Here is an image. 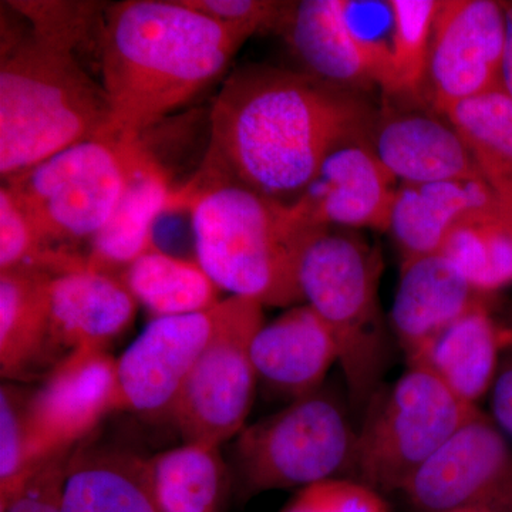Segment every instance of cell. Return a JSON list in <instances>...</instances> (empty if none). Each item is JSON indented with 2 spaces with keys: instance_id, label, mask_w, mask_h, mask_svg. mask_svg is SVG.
<instances>
[{
  "instance_id": "cell-6",
  "label": "cell",
  "mask_w": 512,
  "mask_h": 512,
  "mask_svg": "<svg viewBox=\"0 0 512 512\" xmlns=\"http://www.w3.org/2000/svg\"><path fill=\"white\" fill-rule=\"evenodd\" d=\"M357 434L348 400L330 386L245 426L234 439V500L352 478Z\"/></svg>"
},
{
  "instance_id": "cell-29",
  "label": "cell",
  "mask_w": 512,
  "mask_h": 512,
  "mask_svg": "<svg viewBox=\"0 0 512 512\" xmlns=\"http://www.w3.org/2000/svg\"><path fill=\"white\" fill-rule=\"evenodd\" d=\"M439 0H393L396 13V45L389 89V103L427 106L426 77L431 35Z\"/></svg>"
},
{
  "instance_id": "cell-20",
  "label": "cell",
  "mask_w": 512,
  "mask_h": 512,
  "mask_svg": "<svg viewBox=\"0 0 512 512\" xmlns=\"http://www.w3.org/2000/svg\"><path fill=\"white\" fill-rule=\"evenodd\" d=\"M52 274L40 268L0 272V375L23 382L59 363L52 340Z\"/></svg>"
},
{
  "instance_id": "cell-14",
  "label": "cell",
  "mask_w": 512,
  "mask_h": 512,
  "mask_svg": "<svg viewBox=\"0 0 512 512\" xmlns=\"http://www.w3.org/2000/svg\"><path fill=\"white\" fill-rule=\"evenodd\" d=\"M399 181L369 143L338 148L293 205L313 227L389 231Z\"/></svg>"
},
{
  "instance_id": "cell-4",
  "label": "cell",
  "mask_w": 512,
  "mask_h": 512,
  "mask_svg": "<svg viewBox=\"0 0 512 512\" xmlns=\"http://www.w3.org/2000/svg\"><path fill=\"white\" fill-rule=\"evenodd\" d=\"M77 47L32 26L2 37L0 174L15 177L67 148L106 137L110 104Z\"/></svg>"
},
{
  "instance_id": "cell-27",
  "label": "cell",
  "mask_w": 512,
  "mask_h": 512,
  "mask_svg": "<svg viewBox=\"0 0 512 512\" xmlns=\"http://www.w3.org/2000/svg\"><path fill=\"white\" fill-rule=\"evenodd\" d=\"M473 157L481 178L512 214V99L503 89L444 111Z\"/></svg>"
},
{
  "instance_id": "cell-9",
  "label": "cell",
  "mask_w": 512,
  "mask_h": 512,
  "mask_svg": "<svg viewBox=\"0 0 512 512\" xmlns=\"http://www.w3.org/2000/svg\"><path fill=\"white\" fill-rule=\"evenodd\" d=\"M264 323L261 303L222 299L214 335L174 407L171 421L183 443L221 447L244 429L258 386L252 343Z\"/></svg>"
},
{
  "instance_id": "cell-19",
  "label": "cell",
  "mask_w": 512,
  "mask_h": 512,
  "mask_svg": "<svg viewBox=\"0 0 512 512\" xmlns=\"http://www.w3.org/2000/svg\"><path fill=\"white\" fill-rule=\"evenodd\" d=\"M485 298L439 254L402 261L390 329L406 363Z\"/></svg>"
},
{
  "instance_id": "cell-31",
  "label": "cell",
  "mask_w": 512,
  "mask_h": 512,
  "mask_svg": "<svg viewBox=\"0 0 512 512\" xmlns=\"http://www.w3.org/2000/svg\"><path fill=\"white\" fill-rule=\"evenodd\" d=\"M30 393L13 382L0 386V507L35 473L29 451L26 407Z\"/></svg>"
},
{
  "instance_id": "cell-1",
  "label": "cell",
  "mask_w": 512,
  "mask_h": 512,
  "mask_svg": "<svg viewBox=\"0 0 512 512\" xmlns=\"http://www.w3.org/2000/svg\"><path fill=\"white\" fill-rule=\"evenodd\" d=\"M380 110L367 93L265 63L239 66L212 101L197 173L293 204L338 148L372 141Z\"/></svg>"
},
{
  "instance_id": "cell-10",
  "label": "cell",
  "mask_w": 512,
  "mask_h": 512,
  "mask_svg": "<svg viewBox=\"0 0 512 512\" xmlns=\"http://www.w3.org/2000/svg\"><path fill=\"white\" fill-rule=\"evenodd\" d=\"M414 512H512V444L480 410L403 490Z\"/></svg>"
},
{
  "instance_id": "cell-39",
  "label": "cell",
  "mask_w": 512,
  "mask_h": 512,
  "mask_svg": "<svg viewBox=\"0 0 512 512\" xmlns=\"http://www.w3.org/2000/svg\"><path fill=\"white\" fill-rule=\"evenodd\" d=\"M454 512H488V511H480V510H461V511H454Z\"/></svg>"
},
{
  "instance_id": "cell-18",
  "label": "cell",
  "mask_w": 512,
  "mask_h": 512,
  "mask_svg": "<svg viewBox=\"0 0 512 512\" xmlns=\"http://www.w3.org/2000/svg\"><path fill=\"white\" fill-rule=\"evenodd\" d=\"M170 173L144 140L130 143V175L123 197L87 251V264L123 276L140 256L156 248V227L171 212L175 194Z\"/></svg>"
},
{
  "instance_id": "cell-13",
  "label": "cell",
  "mask_w": 512,
  "mask_h": 512,
  "mask_svg": "<svg viewBox=\"0 0 512 512\" xmlns=\"http://www.w3.org/2000/svg\"><path fill=\"white\" fill-rule=\"evenodd\" d=\"M220 303L210 311L148 323L117 359L120 410L151 420L173 419L184 384L217 328Z\"/></svg>"
},
{
  "instance_id": "cell-28",
  "label": "cell",
  "mask_w": 512,
  "mask_h": 512,
  "mask_svg": "<svg viewBox=\"0 0 512 512\" xmlns=\"http://www.w3.org/2000/svg\"><path fill=\"white\" fill-rule=\"evenodd\" d=\"M441 255L480 295L512 285V214L503 204L470 215L448 235Z\"/></svg>"
},
{
  "instance_id": "cell-22",
  "label": "cell",
  "mask_w": 512,
  "mask_h": 512,
  "mask_svg": "<svg viewBox=\"0 0 512 512\" xmlns=\"http://www.w3.org/2000/svg\"><path fill=\"white\" fill-rule=\"evenodd\" d=\"M504 343L493 301L481 302L443 330L407 367L429 370L458 399L478 407L491 392Z\"/></svg>"
},
{
  "instance_id": "cell-16",
  "label": "cell",
  "mask_w": 512,
  "mask_h": 512,
  "mask_svg": "<svg viewBox=\"0 0 512 512\" xmlns=\"http://www.w3.org/2000/svg\"><path fill=\"white\" fill-rule=\"evenodd\" d=\"M53 348L60 360L82 348L106 349L130 328L138 302L123 278L84 264L52 275Z\"/></svg>"
},
{
  "instance_id": "cell-37",
  "label": "cell",
  "mask_w": 512,
  "mask_h": 512,
  "mask_svg": "<svg viewBox=\"0 0 512 512\" xmlns=\"http://www.w3.org/2000/svg\"><path fill=\"white\" fill-rule=\"evenodd\" d=\"M503 3L505 18H507V36H505L503 66H501V89L512 99V2Z\"/></svg>"
},
{
  "instance_id": "cell-35",
  "label": "cell",
  "mask_w": 512,
  "mask_h": 512,
  "mask_svg": "<svg viewBox=\"0 0 512 512\" xmlns=\"http://www.w3.org/2000/svg\"><path fill=\"white\" fill-rule=\"evenodd\" d=\"M190 8L225 25L272 30L284 2L271 0H184Z\"/></svg>"
},
{
  "instance_id": "cell-5",
  "label": "cell",
  "mask_w": 512,
  "mask_h": 512,
  "mask_svg": "<svg viewBox=\"0 0 512 512\" xmlns=\"http://www.w3.org/2000/svg\"><path fill=\"white\" fill-rule=\"evenodd\" d=\"M383 259L352 229L319 228L299 264L303 303L328 326L353 416L362 419L382 390L392 342L379 305Z\"/></svg>"
},
{
  "instance_id": "cell-30",
  "label": "cell",
  "mask_w": 512,
  "mask_h": 512,
  "mask_svg": "<svg viewBox=\"0 0 512 512\" xmlns=\"http://www.w3.org/2000/svg\"><path fill=\"white\" fill-rule=\"evenodd\" d=\"M340 16L357 52L383 94L392 79L396 13L393 0H339Z\"/></svg>"
},
{
  "instance_id": "cell-25",
  "label": "cell",
  "mask_w": 512,
  "mask_h": 512,
  "mask_svg": "<svg viewBox=\"0 0 512 512\" xmlns=\"http://www.w3.org/2000/svg\"><path fill=\"white\" fill-rule=\"evenodd\" d=\"M141 456L116 447L74 448L62 512H160L144 480Z\"/></svg>"
},
{
  "instance_id": "cell-21",
  "label": "cell",
  "mask_w": 512,
  "mask_h": 512,
  "mask_svg": "<svg viewBox=\"0 0 512 512\" xmlns=\"http://www.w3.org/2000/svg\"><path fill=\"white\" fill-rule=\"evenodd\" d=\"M272 30L285 40L302 72L340 89L369 93L376 87L343 25L339 0L284 2Z\"/></svg>"
},
{
  "instance_id": "cell-11",
  "label": "cell",
  "mask_w": 512,
  "mask_h": 512,
  "mask_svg": "<svg viewBox=\"0 0 512 512\" xmlns=\"http://www.w3.org/2000/svg\"><path fill=\"white\" fill-rule=\"evenodd\" d=\"M120 410L117 359L109 350H74L30 393L26 407L30 458L35 467L70 453Z\"/></svg>"
},
{
  "instance_id": "cell-34",
  "label": "cell",
  "mask_w": 512,
  "mask_h": 512,
  "mask_svg": "<svg viewBox=\"0 0 512 512\" xmlns=\"http://www.w3.org/2000/svg\"><path fill=\"white\" fill-rule=\"evenodd\" d=\"M73 451L40 464L18 494L0 507V512H62L64 478Z\"/></svg>"
},
{
  "instance_id": "cell-12",
  "label": "cell",
  "mask_w": 512,
  "mask_h": 512,
  "mask_svg": "<svg viewBox=\"0 0 512 512\" xmlns=\"http://www.w3.org/2000/svg\"><path fill=\"white\" fill-rule=\"evenodd\" d=\"M507 36L503 2L440 0L426 77V103L448 107L501 89Z\"/></svg>"
},
{
  "instance_id": "cell-38",
  "label": "cell",
  "mask_w": 512,
  "mask_h": 512,
  "mask_svg": "<svg viewBox=\"0 0 512 512\" xmlns=\"http://www.w3.org/2000/svg\"><path fill=\"white\" fill-rule=\"evenodd\" d=\"M498 318H500L501 325L507 333L508 338L512 340V303L505 305L501 311H497Z\"/></svg>"
},
{
  "instance_id": "cell-8",
  "label": "cell",
  "mask_w": 512,
  "mask_h": 512,
  "mask_svg": "<svg viewBox=\"0 0 512 512\" xmlns=\"http://www.w3.org/2000/svg\"><path fill=\"white\" fill-rule=\"evenodd\" d=\"M130 175V143L96 138L5 181L50 249H72L109 222Z\"/></svg>"
},
{
  "instance_id": "cell-36",
  "label": "cell",
  "mask_w": 512,
  "mask_h": 512,
  "mask_svg": "<svg viewBox=\"0 0 512 512\" xmlns=\"http://www.w3.org/2000/svg\"><path fill=\"white\" fill-rule=\"evenodd\" d=\"M504 335L503 353L490 392V416L505 436L512 440V340L505 330Z\"/></svg>"
},
{
  "instance_id": "cell-23",
  "label": "cell",
  "mask_w": 512,
  "mask_h": 512,
  "mask_svg": "<svg viewBox=\"0 0 512 512\" xmlns=\"http://www.w3.org/2000/svg\"><path fill=\"white\" fill-rule=\"evenodd\" d=\"M497 204L501 202L483 180L400 184L387 232L402 261L439 254L461 221Z\"/></svg>"
},
{
  "instance_id": "cell-15",
  "label": "cell",
  "mask_w": 512,
  "mask_h": 512,
  "mask_svg": "<svg viewBox=\"0 0 512 512\" xmlns=\"http://www.w3.org/2000/svg\"><path fill=\"white\" fill-rule=\"evenodd\" d=\"M386 103L380 110L372 146L400 184L483 180L453 124L429 106Z\"/></svg>"
},
{
  "instance_id": "cell-32",
  "label": "cell",
  "mask_w": 512,
  "mask_h": 512,
  "mask_svg": "<svg viewBox=\"0 0 512 512\" xmlns=\"http://www.w3.org/2000/svg\"><path fill=\"white\" fill-rule=\"evenodd\" d=\"M69 249H50L6 185L0 188V272L40 268L53 272L66 261Z\"/></svg>"
},
{
  "instance_id": "cell-24",
  "label": "cell",
  "mask_w": 512,
  "mask_h": 512,
  "mask_svg": "<svg viewBox=\"0 0 512 512\" xmlns=\"http://www.w3.org/2000/svg\"><path fill=\"white\" fill-rule=\"evenodd\" d=\"M141 467L160 512H227L234 500L231 467L221 447L183 443L141 458Z\"/></svg>"
},
{
  "instance_id": "cell-17",
  "label": "cell",
  "mask_w": 512,
  "mask_h": 512,
  "mask_svg": "<svg viewBox=\"0 0 512 512\" xmlns=\"http://www.w3.org/2000/svg\"><path fill=\"white\" fill-rule=\"evenodd\" d=\"M252 359L266 392L292 403L325 386L338 349L318 313L301 303L264 323L252 343Z\"/></svg>"
},
{
  "instance_id": "cell-7",
  "label": "cell",
  "mask_w": 512,
  "mask_h": 512,
  "mask_svg": "<svg viewBox=\"0 0 512 512\" xmlns=\"http://www.w3.org/2000/svg\"><path fill=\"white\" fill-rule=\"evenodd\" d=\"M480 407L458 399L423 367H407L382 387L359 424L352 480L387 495L400 493Z\"/></svg>"
},
{
  "instance_id": "cell-26",
  "label": "cell",
  "mask_w": 512,
  "mask_h": 512,
  "mask_svg": "<svg viewBox=\"0 0 512 512\" xmlns=\"http://www.w3.org/2000/svg\"><path fill=\"white\" fill-rule=\"evenodd\" d=\"M124 284L153 319L210 311L221 289L200 262L154 248L124 271Z\"/></svg>"
},
{
  "instance_id": "cell-33",
  "label": "cell",
  "mask_w": 512,
  "mask_h": 512,
  "mask_svg": "<svg viewBox=\"0 0 512 512\" xmlns=\"http://www.w3.org/2000/svg\"><path fill=\"white\" fill-rule=\"evenodd\" d=\"M279 512H390L386 495L352 480L332 478L296 491Z\"/></svg>"
},
{
  "instance_id": "cell-2",
  "label": "cell",
  "mask_w": 512,
  "mask_h": 512,
  "mask_svg": "<svg viewBox=\"0 0 512 512\" xmlns=\"http://www.w3.org/2000/svg\"><path fill=\"white\" fill-rule=\"evenodd\" d=\"M254 30L225 25L184 0H126L104 10L97 35L107 138L136 143L210 86Z\"/></svg>"
},
{
  "instance_id": "cell-3",
  "label": "cell",
  "mask_w": 512,
  "mask_h": 512,
  "mask_svg": "<svg viewBox=\"0 0 512 512\" xmlns=\"http://www.w3.org/2000/svg\"><path fill=\"white\" fill-rule=\"evenodd\" d=\"M191 217L194 256L229 296L262 306L301 305L303 249L322 227H313L295 205L244 185L185 183L175 188L171 212Z\"/></svg>"
}]
</instances>
